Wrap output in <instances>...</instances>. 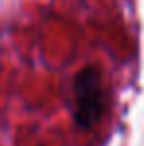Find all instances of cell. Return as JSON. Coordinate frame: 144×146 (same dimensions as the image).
<instances>
[{"mask_svg": "<svg viewBox=\"0 0 144 146\" xmlns=\"http://www.w3.org/2000/svg\"><path fill=\"white\" fill-rule=\"evenodd\" d=\"M75 122L79 128H93L105 111V91L97 67H85L77 73L73 83Z\"/></svg>", "mask_w": 144, "mask_h": 146, "instance_id": "6da1fadb", "label": "cell"}]
</instances>
